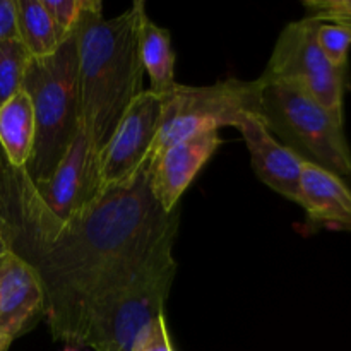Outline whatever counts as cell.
Instances as JSON below:
<instances>
[{
	"label": "cell",
	"instance_id": "cell-25",
	"mask_svg": "<svg viewBox=\"0 0 351 351\" xmlns=\"http://www.w3.org/2000/svg\"><path fill=\"white\" fill-rule=\"evenodd\" d=\"M62 351H82V348H79V346H74V345H65Z\"/></svg>",
	"mask_w": 351,
	"mask_h": 351
},
{
	"label": "cell",
	"instance_id": "cell-7",
	"mask_svg": "<svg viewBox=\"0 0 351 351\" xmlns=\"http://www.w3.org/2000/svg\"><path fill=\"white\" fill-rule=\"evenodd\" d=\"M321 21L304 17L287 24L278 36L263 82H293L307 89L339 122L343 119L345 72L326 58L317 43Z\"/></svg>",
	"mask_w": 351,
	"mask_h": 351
},
{
	"label": "cell",
	"instance_id": "cell-10",
	"mask_svg": "<svg viewBox=\"0 0 351 351\" xmlns=\"http://www.w3.org/2000/svg\"><path fill=\"white\" fill-rule=\"evenodd\" d=\"M221 144L219 130H208L171 144L149 161L147 178L151 192L165 213L178 211L182 194Z\"/></svg>",
	"mask_w": 351,
	"mask_h": 351
},
{
	"label": "cell",
	"instance_id": "cell-15",
	"mask_svg": "<svg viewBox=\"0 0 351 351\" xmlns=\"http://www.w3.org/2000/svg\"><path fill=\"white\" fill-rule=\"evenodd\" d=\"M139 53L143 71L149 75V91L160 98L170 95L178 84L175 81V53L170 31L160 27L143 14L139 24Z\"/></svg>",
	"mask_w": 351,
	"mask_h": 351
},
{
	"label": "cell",
	"instance_id": "cell-1",
	"mask_svg": "<svg viewBox=\"0 0 351 351\" xmlns=\"http://www.w3.org/2000/svg\"><path fill=\"white\" fill-rule=\"evenodd\" d=\"M147 167L132 184L105 192L88 216L62 221L26 171L0 160V233L36 273L55 341L84 348L95 302L127 283L163 240L177 235L180 211L168 215L154 201Z\"/></svg>",
	"mask_w": 351,
	"mask_h": 351
},
{
	"label": "cell",
	"instance_id": "cell-24",
	"mask_svg": "<svg viewBox=\"0 0 351 351\" xmlns=\"http://www.w3.org/2000/svg\"><path fill=\"white\" fill-rule=\"evenodd\" d=\"M10 345H12V341H9L7 338H2V336H0V351H9Z\"/></svg>",
	"mask_w": 351,
	"mask_h": 351
},
{
	"label": "cell",
	"instance_id": "cell-26",
	"mask_svg": "<svg viewBox=\"0 0 351 351\" xmlns=\"http://www.w3.org/2000/svg\"><path fill=\"white\" fill-rule=\"evenodd\" d=\"M3 259H5V256H3L2 259H0V271H2V266H3Z\"/></svg>",
	"mask_w": 351,
	"mask_h": 351
},
{
	"label": "cell",
	"instance_id": "cell-16",
	"mask_svg": "<svg viewBox=\"0 0 351 351\" xmlns=\"http://www.w3.org/2000/svg\"><path fill=\"white\" fill-rule=\"evenodd\" d=\"M17 40L31 58H43L58 48L53 23L43 5V0H16Z\"/></svg>",
	"mask_w": 351,
	"mask_h": 351
},
{
	"label": "cell",
	"instance_id": "cell-12",
	"mask_svg": "<svg viewBox=\"0 0 351 351\" xmlns=\"http://www.w3.org/2000/svg\"><path fill=\"white\" fill-rule=\"evenodd\" d=\"M237 129L245 141L259 180L288 201L298 202L304 158L280 143L259 117L247 115Z\"/></svg>",
	"mask_w": 351,
	"mask_h": 351
},
{
	"label": "cell",
	"instance_id": "cell-22",
	"mask_svg": "<svg viewBox=\"0 0 351 351\" xmlns=\"http://www.w3.org/2000/svg\"><path fill=\"white\" fill-rule=\"evenodd\" d=\"M17 40L16 0H0V43Z\"/></svg>",
	"mask_w": 351,
	"mask_h": 351
},
{
	"label": "cell",
	"instance_id": "cell-18",
	"mask_svg": "<svg viewBox=\"0 0 351 351\" xmlns=\"http://www.w3.org/2000/svg\"><path fill=\"white\" fill-rule=\"evenodd\" d=\"M317 43L324 51L326 58L336 69L346 71L351 48V24L321 23L317 29Z\"/></svg>",
	"mask_w": 351,
	"mask_h": 351
},
{
	"label": "cell",
	"instance_id": "cell-2",
	"mask_svg": "<svg viewBox=\"0 0 351 351\" xmlns=\"http://www.w3.org/2000/svg\"><path fill=\"white\" fill-rule=\"evenodd\" d=\"M146 3L134 2L120 16L105 19L103 3L88 0L75 26L79 113L98 153L134 99L144 91L139 24Z\"/></svg>",
	"mask_w": 351,
	"mask_h": 351
},
{
	"label": "cell",
	"instance_id": "cell-14",
	"mask_svg": "<svg viewBox=\"0 0 351 351\" xmlns=\"http://www.w3.org/2000/svg\"><path fill=\"white\" fill-rule=\"evenodd\" d=\"M34 113L23 89L0 106V160L14 170H24L33 153Z\"/></svg>",
	"mask_w": 351,
	"mask_h": 351
},
{
	"label": "cell",
	"instance_id": "cell-23",
	"mask_svg": "<svg viewBox=\"0 0 351 351\" xmlns=\"http://www.w3.org/2000/svg\"><path fill=\"white\" fill-rule=\"evenodd\" d=\"M7 252H9V245H7L5 239H3V235L0 233V259H2Z\"/></svg>",
	"mask_w": 351,
	"mask_h": 351
},
{
	"label": "cell",
	"instance_id": "cell-8",
	"mask_svg": "<svg viewBox=\"0 0 351 351\" xmlns=\"http://www.w3.org/2000/svg\"><path fill=\"white\" fill-rule=\"evenodd\" d=\"M161 98L144 89L127 108L108 143L99 153V191L132 184L149 165L151 151L160 130Z\"/></svg>",
	"mask_w": 351,
	"mask_h": 351
},
{
	"label": "cell",
	"instance_id": "cell-3",
	"mask_svg": "<svg viewBox=\"0 0 351 351\" xmlns=\"http://www.w3.org/2000/svg\"><path fill=\"white\" fill-rule=\"evenodd\" d=\"M21 89L34 113L33 153L24 171L41 184L57 170L81 125L75 31L51 55L27 60Z\"/></svg>",
	"mask_w": 351,
	"mask_h": 351
},
{
	"label": "cell",
	"instance_id": "cell-4",
	"mask_svg": "<svg viewBox=\"0 0 351 351\" xmlns=\"http://www.w3.org/2000/svg\"><path fill=\"white\" fill-rule=\"evenodd\" d=\"M175 237L163 240L127 283L95 302L88 315L84 348L132 351L141 332L158 315L165 314L177 274Z\"/></svg>",
	"mask_w": 351,
	"mask_h": 351
},
{
	"label": "cell",
	"instance_id": "cell-17",
	"mask_svg": "<svg viewBox=\"0 0 351 351\" xmlns=\"http://www.w3.org/2000/svg\"><path fill=\"white\" fill-rule=\"evenodd\" d=\"M29 53L19 40L0 43V106L21 89Z\"/></svg>",
	"mask_w": 351,
	"mask_h": 351
},
{
	"label": "cell",
	"instance_id": "cell-9",
	"mask_svg": "<svg viewBox=\"0 0 351 351\" xmlns=\"http://www.w3.org/2000/svg\"><path fill=\"white\" fill-rule=\"evenodd\" d=\"M31 185L51 215L62 221L82 219L91 213L101 197L99 153L82 123L53 175L47 182H31Z\"/></svg>",
	"mask_w": 351,
	"mask_h": 351
},
{
	"label": "cell",
	"instance_id": "cell-11",
	"mask_svg": "<svg viewBox=\"0 0 351 351\" xmlns=\"http://www.w3.org/2000/svg\"><path fill=\"white\" fill-rule=\"evenodd\" d=\"M47 314L36 273L16 254H5L0 271V336L9 341L29 332Z\"/></svg>",
	"mask_w": 351,
	"mask_h": 351
},
{
	"label": "cell",
	"instance_id": "cell-20",
	"mask_svg": "<svg viewBox=\"0 0 351 351\" xmlns=\"http://www.w3.org/2000/svg\"><path fill=\"white\" fill-rule=\"evenodd\" d=\"M307 16L321 23L351 24V0H307Z\"/></svg>",
	"mask_w": 351,
	"mask_h": 351
},
{
	"label": "cell",
	"instance_id": "cell-13",
	"mask_svg": "<svg viewBox=\"0 0 351 351\" xmlns=\"http://www.w3.org/2000/svg\"><path fill=\"white\" fill-rule=\"evenodd\" d=\"M297 204L314 228L351 232V191L338 175L305 161Z\"/></svg>",
	"mask_w": 351,
	"mask_h": 351
},
{
	"label": "cell",
	"instance_id": "cell-21",
	"mask_svg": "<svg viewBox=\"0 0 351 351\" xmlns=\"http://www.w3.org/2000/svg\"><path fill=\"white\" fill-rule=\"evenodd\" d=\"M132 351H175L165 314L158 315L139 335Z\"/></svg>",
	"mask_w": 351,
	"mask_h": 351
},
{
	"label": "cell",
	"instance_id": "cell-6",
	"mask_svg": "<svg viewBox=\"0 0 351 351\" xmlns=\"http://www.w3.org/2000/svg\"><path fill=\"white\" fill-rule=\"evenodd\" d=\"M261 82L230 77L209 86L177 84L161 98L160 130L149 161L178 141L195 134L237 127L259 112Z\"/></svg>",
	"mask_w": 351,
	"mask_h": 351
},
{
	"label": "cell",
	"instance_id": "cell-19",
	"mask_svg": "<svg viewBox=\"0 0 351 351\" xmlns=\"http://www.w3.org/2000/svg\"><path fill=\"white\" fill-rule=\"evenodd\" d=\"M43 5L62 43L75 31L81 14L88 7V0H43Z\"/></svg>",
	"mask_w": 351,
	"mask_h": 351
},
{
	"label": "cell",
	"instance_id": "cell-5",
	"mask_svg": "<svg viewBox=\"0 0 351 351\" xmlns=\"http://www.w3.org/2000/svg\"><path fill=\"white\" fill-rule=\"evenodd\" d=\"M261 82L259 112L285 146L338 177L351 175V151L345 122L329 113L307 89L293 82Z\"/></svg>",
	"mask_w": 351,
	"mask_h": 351
}]
</instances>
